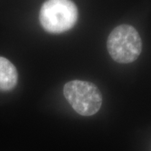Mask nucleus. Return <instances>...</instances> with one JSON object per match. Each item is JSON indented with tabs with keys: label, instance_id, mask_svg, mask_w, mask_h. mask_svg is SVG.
I'll list each match as a JSON object with an SVG mask.
<instances>
[{
	"label": "nucleus",
	"instance_id": "f257e3e1",
	"mask_svg": "<svg viewBox=\"0 0 151 151\" xmlns=\"http://www.w3.org/2000/svg\"><path fill=\"white\" fill-rule=\"evenodd\" d=\"M39 19L45 30L60 34L75 25L78 10L71 0H47L40 9Z\"/></svg>",
	"mask_w": 151,
	"mask_h": 151
},
{
	"label": "nucleus",
	"instance_id": "f03ea898",
	"mask_svg": "<svg viewBox=\"0 0 151 151\" xmlns=\"http://www.w3.org/2000/svg\"><path fill=\"white\" fill-rule=\"evenodd\" d=\"M107 48L111 57L118 63L128 64L134 61L142 51L139 34L129 24H121L110 33Z\"/></svg>",
	"mask_w": 151,
	"mask_h": 151
},
{
	"label": "nucleus",
	"instance_id": "7ed1b4c3",
	"mask_svg": "<svg viewBox=\"0 0 151 151\" xmlns=\"http://www.w3.org/2000/svg\"><path fill=\"white\" fill-rule=\"evenodd\" d=\"M63 93L72 108L81 116L94 115L102 107V93L97 86L90 81H68L64 86Z\"/></svg>",
	"mask_w": 151,
	"mask_h": 151
},
{
	"label": "nucleus",
	"instance_id": "20e7f679",
	"mask_svg": "<svg viewBox=\"0 0 151 151\" xmlns=\"http://www.w3.org/2000/svg\"><path fill=\"white\" fill-rule=\"evenodd\" d=\"M18 82V71L10 60L0 56V91L13 90Z\"/></svg>",
	"mask_w": 151,
	"mask_h": 151
}]
</instances>
